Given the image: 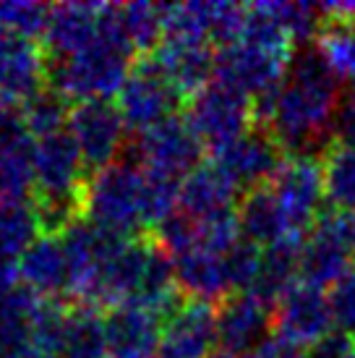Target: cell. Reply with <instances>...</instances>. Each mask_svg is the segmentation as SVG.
<instances>
[{"label": "cell", "instance_id": "6da1fadb", "mask_svg": "<svg viewBox=\"0 0 355 358\" xmlns=\"http://www.w3.org/2000/svg\"><path fill=\"white\" fill-rule=\"evenodd\" d=\"M342 94L340 76L329 69L316 45L293 52L285 81L254 100V126L290 157H324L332 150V118Z\"/></svg>", "mask_w": 355, "mask_h": 358}, {"label": "cell", "instance_id": "d4e9b609", "mask_svg": "<svg viewBox=\"0 0 355 358\" xmlns=\"http://www.w3.org/2000/svg\"><path fill=\"white\" fill-rule=\"evenodd\" d=\"M58 358H108V327L99 306L71 303Z\"/></svg>", "mask_w": 355, "mask_h": 358}, {"label": "cell", "instance_id": "52a82bcc", "mask_svg": "<svg viewBox=\"0 0 355 358\" xmlns=\"http://www.w3.org/2000/svg\"><path fill=\"white\" fill-rule=\"evenodd\" d=\"M180 102L183 97L165 79V73L154 66V60L141 58L138 63H133L123 90L118 92L115 105H118L129 131H136L138 136L144 131L154 129L162 120L173 118Z\"/></svg>", "mask_w": 355, "mask_h": 358}, {"label": "cell", "instance_id": "f1b7e54d", "mask_svg": "<svg viewBox=\"0 0 355 358\" xmlns=\"http://www.w3.org/2000/svg\"><path fill=\"white\" fill-rule=\"evenodd\" d=\"M118 21L131 48L136 52H154L159 42L165 40V24H162V6L154 3H126L118 6Z\"/></svg>", "mask_w": 355, "mask_h": 358}, {"label": "cell", "instance_id": "ab89813d", "mask_svg": "<svg viewBox=\"0 0 355 358\" xmlns=\"http://www.w3.org/2000/svg\"><path fill=\"white\" fill-rule=\"evenodd\" d=\"M6 358H55V356H50V353H45V350H40L37 345H29V348H21Z\"/></svg>", "mask_w": 355, "mask_h": 358}, {"label": "cell", "instance_id": "d6986e66", "mask_svg": "<svg viewBox=\"0 0 355 358\" xmlns=\"http://www.w3.org/2000/svg\"><path fill=\"white\" fill-rule=\"evenodd\" d=\"M240 189L230 180L225 170L215 162H201L194 173L180 180V204L178 209L191 220H207L236 209Z\"/></svg>", "mask_w": 355, "mask_h": 358}, {"label": "cell", "instance_id": "7a4b0ae2", "mask_svg": "<svg viewBox=\"0 0 355 358\" xmlns=\"http://www.w3.org/2000/svg\"><path fill=\"white\" fill-rule=\"evenodd\" d=\"M126 31L118 21V6L102 8V37L92 48L63 60H48V84L63 100H110L129 79L133 55Z\"/></svg>", "mask_w": 355, "mask_h": 358}, {"label": "cell", "instance_id": "30bf717a", "mask_svg": "<svg viewBox=\"0 0 355 358\" xmlns=\"http://www.w3.org/2000/svg\"><path fill=\"white\" fill-rule=\"evenodd\" d=\"M280 207L285 209L287 220L296 233L308 236L319 220V209L324 204V168L319 157H287L282 168L272 178Z\"/></svg>", "mask_w": 355, "mask_h": 358}, {"label": "cell", "instance_id": "836d02e7", "mask_svg": "<svg viewBox=\"0 0 355 358\" xmlns=\"http://www.w3.org/2000/svg\"><path fill=\"white\" fill-rule=\"evenodd\" d=\"M329 303H332L335 327L340 332L355 335V267L329 290Z\"/></svg>", "mask_w": 355, "mask_h": 358}, {"label": "cell", "instance_id": "5bb4252c", "mask_svg": "<svg viewBox=\"0 0 355 358\" xmlns=\"http://www.w3.org/2000/svg\"><path fill=\"white\" fill-rule=\"evenodd\" d=\"M217 345V306L188 299L162 324L159 358H209Z\"/></svg>", "mask_w": 355, "mask_h": 358}, {"label": "cell", "instance_id": "cb8c5ba5", "mask_svg": "<svg viewBox=\"0 0 355 358\" xmlns=\"http://www.w3.org/2000/svg\"><path fill=\"white\" fill-rule=\"evenodd\" d=\"M353 254L342 249L337 241H332L329 236L319 233V230H311L306 236V243H303L298 280L321 290L335 288L337 282L353 269Z\"/></svg>", "mask_w": 355, "mask_h": 358}, {"label": "cell", "instance_id": "1f68e13d", "mask_svg": "<svg viewBox=\"0 0 355 358\" xmlns=\"http://www.w3.org/2000/svg\"><path fill=\"white\" fill-rule=\"evenodd\" d=\"M52 6L29 3V0H6L0 3V31H8L24 40L45 37Z\"/></svg>", "mask_w": 355, "mask_h": 358}, {"label": "cell", "instance_id": "8d00e7d4", "mask_svg": "<svg viewBox=\"0 0 355 358\" xmlns=\"http://www.w3.org/2000/svg\"><path fill=\"white\" fill-rule=\"evenodd\" d=\"M27 136H31V134H29V129H27V123H24L21 110L0 105V147L13 144V141H19V139H27Z\"/></svg>", "mask_w": 355, "mask_h": 358}, {"label": "cell", "instance_id": "f546056e", "mask_svg": "<svg viewBox=\"0 0 355 358\" xmlns=\"http://www.w3.org/2000/svg\"><path fill=\"white\" fill-rule=\"evenodd\" d=\"M266 6L272 10V16L280 21V27L285 29L290 42L298 48L319 40V34L326 27L319 3H266Z\"/></svg>", "mask_w": 355, "mask_h": 358}, {"label": "cell", "instance_id": "e0dca14e", "mask_svg": "<svg viewBox=\"0 0 355 358\" xmlns=\"http://www.w3.org/2000/svg\"><path fill=\"white\" fill-rule=\"evenodd\" d=\"M149 58L154 60L165 79L178 90V94L186 100L194 97L209 84L215 76V58L217 52L212 50L209 42H175L162 40L159 48Z\"/></svg>", "mask_w": 355, "mask_h": 358}, {"label": "cell", "instance_id": "277c9868", "mask_svg": "<svg viewBox=\"0 0 355 358\" xmlns=\"http://www.w3.org/2000/svg\"><path fill=\"white\" fill-rule=\"evenodd\" d=\"M183 118L201 144L217 150L254 129V100L215 79L194 97H188Z\"/></svg>", "mask_w": 355, "mask_h": 358}, {"label": "cell", "instance_id": "4316f807", "mask_svg": "<svg viewBox=\"0 0 355 358\" xmlns=\"http://www.w3.org/2000/svg\"><path fill=\"white\" fill-rule=\"evenodd\" d=\"M40 236H45V230L34 201L0 204V249L21 259L40 241Z\"/></svg>", "mask_w": 355, "mask_h": 358}, {"label": "cell", "instance_id": "484cf974", "mask_svg": "<svg viewBox=\"0 0 355 358\" xmlns=\"http://www.w3.org/2000/svg\"><path fill=\"white\" fill-rule=\"evenodd\" d=\"M34 189V139L0 147V204L24 201Z\"/></svg>", "mask_w": 355, "mask_h": 358}, {"label": "cell", "instance_id": "d590c367", "mask_svg": "<svg viewBox=\"0 0 355 358\" xmlns=\"http://www.w3.org/2000/svg\"><path fill=\"white\" fill-rule=\"evenodd\" d=\"M306 358H355V340L347 332H329L316 345H311Z\"/></svg>", "mask_w": 355, "mask_h": 358}, {"label": "cell", "instance_id": "74e56055", "mask_svg": "<svg viewBox=\"0 0 355 358\" xmlns=\"http://www.w3.org/2000/svg\"><path fill=\"white\" fill-rule=\"evenodd\" d=\"M21 280V259L0 249V296L19 288Z\"/></svg>", "mask_w": 355, "mask_h": 358}, {"label": "cell", "instance_id": "e575fe53", "mask_svg": "<svg viewBox=\"0 0 355 358\" xmlns=\"http://www.w3.org/2000/svg\"><path fill=\"white\" fill-rule=\"evenodd\" d=\"M332 139L340 147L355 150V81L342 87V94L337 100L335 118H332Z\"/></svg>", "mask_w": 355, "mask_h": 358}, {"label": "cell", "instance_id": "60d3db41", "mask_svg": "<svg viewBox=\"0 0 355 358\" xmlns=\"http://www.w3.org/2000/svg\"><path fill=\"white\" fill-rule=\"evenodd\" d=\"M209 358H236V356H227V353H217V356H209Z\"/></svg>", "mask_w": 355, "mask_h": 358}, {"label": "cell", "instance_id": "4fadbf2b", "mask_svg": "<svg viewBox=\"0 0 355 358\" xmlns=\"http://www.w3.org/2000/svg\"><path fill=\"white\" fill-rule=\"evenodd\" d=\"M48 81V55L34 40L0 31V105L24 108Z\"/></svg>", "mask_w": 355, "mask_h": 358}, {"label": "cell", "instance_id": "ba28073f", "mask_svg": "<svg viewBox=\"0 0 355 358\" xmlns=\"http://www.w3.org/2000/svg\"><path fill=\"white\" fill-rule=\"evenodd\" d=\"M290 58L264 50L259 45L238 40L227 48H219L215 58V79L238 90L251 100L277 90L285 81Z\"/></svg>", "mask_w": 355, "mask_h": 358}, {"label": "cell", "instance_id": "7c38bea8", "mask_svg": "<svg viewBox=\"0 0 355 358\" xmlns=\"http://www.w3.org/2000/svg\"><path fill=\"white\" fill-rule=\"evenodd\" d=\"M275 329V308L251 293H236L217 306V345L227 356H254Z\"/></svg>", "mask_w": 355, "mask_h": 358}, {"label": "cell", "instance_id": "3957f363", "mask_svg": "<svg viewBox=\"0 0 355 358\" xmlns=\"http://www.w3.org/2000/svg\"><path fill=\"white\" fill-rule=\"evenodd\" d=\"M84 217L123 238H144L147 217V170L133 159H118L89 173Z\"/></svg>", "mask_w": 355, "mask_h": 358}, {"label": "cell", "instance_id": "ac0fdd59", "mask_svg": "<svg viewBox=\"0 0 355 358\" xmlns=\"http://www.w3.org/2000/svg\"><path fill=\"white\" fill-rule=\"evenodd\" d=\"M238 228H240V238L254 243L259 249H269L287 236H300L293 230L290 220H287L285 209L280 207L272 186H259V189L243 191L238 199Z\"/></svg>", "mask_w": 355, "mask_h": 358}, {"label": "cell", "instance_id": "5b68a950", "mask_svg": "<svg viewBox=\"0 0 355 358\" xmlns=\"http://www.w3.org/2000/svg\"><path fill=\"white\" fill-rule=\"evenodd\" d=\"M201 152L204 144L180 115H173L157 123L154 129L138 134L131 147L133 162H138L147 173L175 180H183L201 165Z\"/></svg>", "mask_w": 355, "mask_h": 358}, {"label": "cell", "instance_id": "ffe728a7", "mask_svg": "<svg viewBox=\"0 0 355 358\" xmlns=\"http://www.w3.org/2000/svg\"><path fill=\"white\" fill-rule=\"evenodd\" d=\"M175 262V280L180 293L191 301H207L219 306L225 299L236 296L230 272H227L225 254H212V251L196 249L188 251Z\"/></svg>", "mask_w": 355, "mask_h": 358}, {"label": "cell", "instance_id": "8fae6325", "mask_svg": "<svg viewBox=\"0 0 355 358\" xmlns=\"http://www.w3.org/2000/svg\"><path fill=\"white\" fill-rule=\"evenodd\" d=\"M275 332L280 340L298 348H311L329 332H335V317L329 293L298 280L275 306Z\"/></svg>", "mask_w": 355, "mask_h": 358}, {"label": "cell", "instance_id": "83f0119b", "mask_svg": "<svg viewBox=\"0 0 355 358\" xmlns=\"http://www.w3.org/2000/svg\"><path fill=\"white\" fill-rule=\"evenodd\" d=\"M324 168V199L332 204V209H353L355 212V150L340 147L321 157Z\"/></svg>", "mask_w": 355, "mask_h": 358}, {"label": "cell", "instance_id": "7402d4cb", "mask_svg": "<svg viewBox=\"0 0 355 358\" xmlns=\"http://www.w3.org/2000/svg\"><path fill=\"white\" fill-rule=\"evenodd\" d=\"M303 243H306V236H287L285 241L261 251L259 275L254 280V288L248 293L275 308L277 301L298 282Z\"/></svg>", "mask_w": 355, "mask_h": 358}, {"label": "cell", "instance_id": "4dcf8cb0", "mask_svg": "<svg viewBox=\"0 0 355 358\" xmlns=\"http://www.w3.org/2000/svg\"><path fill=\"white\" fill-rule=\"evenodd\" d=\"M21 115H24V123L29 129L31 139H45V136H52L58 131L68 129V100H63L58 92L52 90H42L37 97H31L24 108H21Z\"/></svg>", "mask_w": 355, "mask_h": 358}, {"label": "cell", "instance_id": "9a60e30c", "mask_svg": "<svg viewBox=\"0 0 355 358\" xmlns=\"http://www.w3.org/2000/svg\"><path fill=\"white\" fill-rule=\"evenodd\" d=\"M105 3H60L50 8L42 50L48 60H63L92 48L102 37Z\"/></svg>", "mask_w": 355, "mask_h": 358}, {"label": "cell", "instance_id": "2e32d148", "mask_svg": "<svg viewBox=\"0 0 355 358\" xmlns=\"http://www.w3.org/2000/svg\"><path fill=\"white\" fill-rule=\"evenodd\" d=\"M108 327V358H159L162 319L136 303L110 308L105 314Z\"/></svg>", "mask_w": 355, "mask_h": 358}, {"label": "cell", "instance_id": "603a6c76", "mask_svg": "<svg viewBox=\"0 0 355 358\" xmlns=\"http://www.w3.org/2000/svg\"><path fill=\"white\" fill-rule=\"evenodd\" d=\"M45 303L27 285L0 296V358L34 345V324Z\"/></svg>", "mask_w": 355, "mask_h": 358}, {"label": "cell", "instance_id": "d6a6232c", "mask_svg": "<svg viewBox=\"0 0 355 358\" xmlns=\"http://www.w3.org/2000/svg\"><path fill=\"white\" fill-rule=\"evenodd\" d=\"M316 48L340 79L355 81V27L326 24L316 40Z\"/></svg>", "mask_w": 355, "mask_h": 358}, {"label": "cell", "instance_id": "8992f818", "mask_svg": "<svg viewBox=\"0 0 355 358\" xmlns=\"http://www.w3.org/2000/svg\"><path fill=\"white\" fill-rule=\"evenodd\" d=\"M68 134L76 141L87 170L97 173L120 159V150H126L129 126L115 102L89 100L71 108Z\"/></svg>", "mask_w": 355, "mask_h": 358}, {"label": "cell", "instance_id": "44dd1931", "mask_svg": "<svg viewBox=\"0 0 355 358\" xmlns=\"http://www.w3.org/2000/svg\"><path fill=\"white\" fill-rule=\"evenodd\" d=\"M21 280L42 299H68V257L60 236H40V241L21 257Z\"/></svg>", "mask_w": 355, "mask_h": 358}, {"label": "cell", "instance_id": "9c48e42d", "mask_svg": "<svg viewBox=\"0 0 355 358\" xmlns=\"http://www.w3.org/2000/svg\"><path fill=\"white\" fill-rule=\"evenodd\" d=\"M287 155L264 129H248L238 139L212 150V162L225 170L240 191H251L272 183Z\"/></svg>", "mask_w": 355, "mask_h": 358}, {"label": "cell", "instance_id": "f35d334b", "mask_svg": "<svg viewBox=\"0 0 355 358\" xmlns=\"http://www.w3.org/2000/svg\"><path fill=\"white\" fill-rule=\"evenodd\" d=\"M251 358H306V353H303V348L293 345V343H285V340L280 338H269Z\"/></svg>", "mask_w": 355, "mask_h": 358}]
</instances>
